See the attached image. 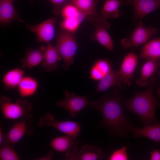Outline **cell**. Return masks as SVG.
<instances>
[{
	"label": "cell",
	"mask_w": 160,
	"mask_h": 160,
	"mask_svg": "<svg viewBox=\"0 0 160 160\" xmlns=\"http://www.w3.org/2000/svg\"><path fill=\"white\" fill-rule=\"evenodd\" d=\"M159 75L160 76V72H159Z\"/></svg>",
	"instance_id": "37"
},
{
	"label": "cell",
	"mask_w": 160,
	"mask_h": 160,
	"mask_svg": "<svg viewBox=\"0 0 160 160\" xmlns=\"http://www.w3.org/2000/svg\"><path fill=\"white\" fill-rule=\"evenodd\" d=\"M139 57L147 60L160 59V36L145 44Z\"/></svg>",
	"instance_id": "21"
},
{
	"label": "cell",
	"mask_w": 160,
	"mask_h": 160,
	"mask_svg": "<svg viewBox=\"0 0 160 160\" xmlns=\"http://www.w3.org/2000/svg\"><path fill=\"white\" fill-rule=\"evenodd\" d=\"M0 109L4 117L10 120L23 118L32 119L30 112L33 109L32 104L25 100L20 99L15 102L5 96L0 97Z\"/></svg>",
	"instance_id": "3"
},
{
	"label": "cell",
	"mask_w": 160,
	"mask_h": 160,
	"mask_svg": "<svg viewBox=\"0 0 160 160\" xmlns=\"http://www.w3.org/2000/svg\"><path fill=\"white\" fill-rule=\"evenodd\" d=\"M112 69L111 62L108 59H98L90 69L89 78L95 81H100Z\"/></svg>",
	"instance_id": "20"
},
{
	"label": "cell",
	"mask_w": 160,
	"mask_h": 160,
	"mask_svg": "<svg viewBox=\"0 0 160 160\" xmlns=\"http://www.w3.org/2000/svg\"><path fill=\"white\" fill-rule=\"evenodd\" d=\"M123 3L132 4L134 9L133 20H141L152 11L160 8V0H123Z\"/></svg>",
	"instance_id": "12"
},
{
	"label": "cell",
	"mask_w": 160,
	"mask_h": 160,
	"mask_svg": "<svg viewBox=\"0 0 160 160\" xmlns=\"http://www.w3.org/2000/svg\"><path fill=\"white\" fill-rule=\"evenodd\" d=\"M54 153L51 151H49L47 154L45 155L37 158V160H51L54 156Z\"/></svg>",
	"instance_id": "33"
},
{
	"label": "cell",
	"mask_w": 160,
	"mask_h": 160,
	"mask_svg": "<svg viewBox=\"0 0 160 160\" xmlns=\"http://www.w3.org/2000/svg\"><path fill=\"white\" fill-rule=\"evenodd\" d=\"M61 59L55 47L50 43L47 44L41 67L48 72L56 70L58 68L57 63Z\"/></svg>",
	"instance_id": "19"
},
{
	"label": "cell",
	"mask_w": 160,
	"mask_h": 160,
	"mask_svg": "<svg viewBox=\"0 0 160 160\" xmlns=\"http://www.w3.org/2000/svg\"><path fill=\"white\" fill-rule=\"evenodd\" d=\"M130 131L134 137L142 136L160 144V123L158 122L152 125L144 126L141 128H136L132 126Z\"/></svg>",
	"instance_id": "17"
},
{
	"label": "cell",
	"mask_w": 160,
	"mask_h": 160,
	"mask_svg": "<svg viewBox=\"0 0 160 160\" xmlns=\"http://www.w3.org/2000/svg\"><path fill=\"white\" fill-rule=\"evenodd\" d=\"M30 1H31V3L33 4V3H32L33 0H30Z\"/></svg>",
	"instance_id": "36"
},
{
	"label": "cell",
	"mask_w": 160,
	"mask_h": 160,
	"mask_svg": "<svg viewBox=\"0 0 160 160\" xmlns=\"http://www.w3.org/2000/svg\"><path fill=\"white\" fill-rule=\"evenodd\" d=\"M80 12L75 6L69 2L63 6L60 14L63 18H74L77 17Z\"/></svg>",
	"instance_id": "29"
},
{
	"label": "cell",
	"mask_w": 160,
	"mask_h": 160,
	"mask_svg": "<svg viewBox=\"0 0 160 160\" xmlns=\"http://www.w3.org/2000/svg\"><path fill=\"white\" fill-rule=\"evenodd\" d=\"M37 80L30 76H24L17 86L18 91L22 97H27L34 95L38 87Z\"/></svg>",
	"instance_id": "24"
},
{
	"label": "cell",
	"mask_w": 160,
	"mask_h": 160,
	"mask_svg": "<svg viewBox=\"0 0 160 160\" xmlns=\"http://www.w3.org/2000/svg\"><path fill=\"white\" fill-rule=\"evenodd\" d=\"M124 85L119 71L112 69L99 81L96 91L90 96L97 92L105 91L110 88L115 86L120 89H123Z\"/></svg>",
	"instance_id": "15"
},
{
	"label": "cell",
	"mask_w": 160,
	"mask_h": 160,
	"mask_svg": "<svg viewBox=\"0 0 160 160\" xmlns=\"http://www.w3.org/2000/svg\"><path fill=\"white\" fill-rule=\"evenodd\" d=\"M31 119L27 118L21 119L15 122L7 133L4 134L2 145L14 147L15 144L23 137L33 133L34 129Z\"/></svg>",
	"instance_id": "6"
},
{
	"label": "cell",
	"mask_w": 160,
	"mask_h": 160,
	"mask_svg": "<svg viewBox=\"0 0 160 160\" xmlns=\"http://www.w3.org/2000/svg\"><path fill=\"white\" fill-rule=\"evenodd\" d=\"M24 71L15 68L7 72L4 75L2 82L6 89H14L19 84L24 77Z\"/></svg>",
	"instance_id": "25"
},
{
	"label": "cell",
	"mask_w": 160,
	"mask_h": 160,
	"mask_svg": "<svg viewBox=\"0 0 160 160\" xmlns=\"http://www.w3.org/2000/svg\"><path fill=\"white\" fill-rule=\"evenodd\" d=\"M150 154L151 156L150 160H160V151L154 149Z\"/></svg>",
	"instance_id": "32"
},
{
	"label": "cell",
	"mask_w": 160,
	"mask_h": 160,
	"mask_svg": "<svg viewBox=\"0 0 160 160\" xmlns=\"http://www.w3.org/2000/svg\"><path fill=\"white\" fill-rule=\"evenodd\" d=\"M158 96L159 97H160V88L159 90V92H158Z\"/></svg>",
	"instance_id": "35"
},
{
	"label": "cell",
	"mask_w": 160,
	"mask_h": 160,
	"mask_svg": "<svg viewBox=\"0 0 160 160\" xmlns=\"http://www.w3.org/2000/svg\"><path fill=\"white\" fill-rule=\"evenodd\" d=\"M156 82V78L153 76L150 79L149 85L147 89L141 92H135L132 97L123 102V106L136 114L144 126L158 122L155 111L160 103L153 93Z\"/></svg>",
	"instance_id": "2"
},
{
	"label": "cell",
	"mask_w": 160,
	"mask_h": 160,
	"mask_svg": "<svg viewBox=\"0 0 160 160\" xmlns=\"http://www.w3.org/2000/svg\"><path fill=\"white\" fill-rule=\"evenodd\" d=\"M46 49L43 45L34 49L28 48L21 60L22 67L31 69L40 64L43 60Z\"/></svg>",
	"instance_id": "16"
},
{
	"label": "cell",
	"mask_w": 160,
	"mask_h": 160,
	"mask_svg": "<svg viewBox=\"0 0 160 160\" xmlns=\"http://www.w3.org/2000/svg\"><path fill=\"white\" fill-rule=\"evenodd\" d=\"M160 65V59L149 60L143 65L140 77L135 80L140 87H146L149 83V79L152 77Z\"/></svg>",
	"instance_id": "18"
},
{
	"label": "cell",
	"mask_w": 160,
	"mask_h": 160,
	"mask_svg": "<svg viewBox=\"0 0 160 160\" xmlns=\"http://www.w3.org/2000/svg\"><path fill=\"white\" fill-rule=\"evenodd\" d=\"M55 47L64 62V70H67L74 63V57L78 47L75 34L60 29L57 36Z\"/></svg>",
	"instance_id": "4"
},
{
	"label": "cell",
	"mask_w": 160,
	"mask_h": 160,
	"mask_svg": "<svg viewBox=\"0 0 160 160\" xmlns=\"http://www.w3.org/2000/svg\"><path fill=\"white\" fill-rule=\"evenodd\" d=\"M127 146H124L113 152L110 155V160H127L128 156L127 153L126 148Z\"/></svg>",
	"instance_id": "30"
},
{
	"label": "cell",
	"mask_w": 160,
	"mask_h": 160,
	"mask_svg": "<svg viewBox=\"0 0 160 160\" xmlns=\"http://www.w3.org/2000/svg\"><path fill=\"white\" fill-rule=\"evenodd\" d=\"M67 160H97L103 159L105 154L100 148L94 145H85L80 149L65 153Z\"/></svg>",
	"instance_id": "10"
},
{
	"label": "cell",
	"mask_w": 160,
	"mask_h": 160,
	"mask_svg": "<svg viewBox=\"0 0 160 160\" xmlns=\"http://www.w3.org/2000/svg\"><path fill=\"white\" fill-rule=\"evenodd\" d=\"M64 94L65 99L57 102L56 105L68 111L71 117L75 118L78 113L87 107V97L76 95L75 93H70L67 90L64 91Z\"/></svg>",
	"instance_id": "9"
},
{
	"label": "cell",
	"mask_w": 160,
	"mask_h": 160,
	"mask_svg": "<svg viewBox=\"0 0 160 160\" xmlns=\"http://www.w3.org/2000/svg\"><path fill=\"white\" fill-rule=\"evenodd\" d=\"M157 32L158 30L156 28L144 26L141 20L137 23L135 30L129 37L122 39L121 42L123 47L125 48L138 47L145 44Z\"/></svg>",
	"instance_id": "7"
},
{
	"label": "cell",
	"mask_w": 160,
	"mask_h": 160,
	"mask_svg": "<svg viewBox=\"0 0 160 160\" xmlns=\"http://www.w3.org/2000/svg\"><path fill=\"white\" fill-rule=\"evenodd\" d=\"M57 20L56 17H51L37 25H27L26 27L36 34L39 42L47 44L54 37L55 25Z\"/></svg>",
	"instance_id": "11"
},
{
	"label": "cell",
	"mask_w": 160,
	"mask_h": 160,
	"mask_svg": "<svg viewBox=\"0 0 160 160\" xmlns=\"http://www.w3.org/2000/svg\"><path fill=\"white\" fill-rule=\"evenodd\" d=\"M13 147L2 145L0 147V160H19L20 158Z\"/></svg>",
	"instance_id": "28"
},
{
	"label": "cell",
	"mask_w": 160,
	"mask_h": 160,
	"mask_svg": "<svg viewBox=\"0 0 160 160\" xmlns=\"http://www.w3.org/2000/svg\"><path fill=\"white\" fill-rule=\"evenodd\" d=\"M17 13L13 4V0H0V21L6 24L18 18Z\"/></svg>",
	"instance_id": "22"
},
{
	"label": "cell",
	"mask_w": 160,
	"mask_h": 160,
	"mask_svg": "<svg viewBox=\"0 0 160 160\" xmlns=\"http://www.w3.org/2000/svg\"><path fill=\"white\" fill-rule=\"evenodd\" d=\"M4 134L3 133L1 126L0 125V145L2 144Z\"/></svg>",
	"instance_id": "34"
},
{
	"label": "cell",
	"mask_w": 160,
	"mask_h": 160,
	"mask_svg": "<svg viewBox=\"0 0 160 160\" xmlns=\"http://www.w3.org/2000/svg\"><path fill=\"white\" fill-rule=\"evenodd\" d=\"M138 58L139 57L133 52L129 53L124 57L119 71L124 85H130Z\"/></svg>",
	"instance_id": "13"
},
{
	"label": "cell",
	"mask_w": 160,
	"mask_h": 160,
	"mask_svg": "<svg viewBox=\"0 0 160 160\" xmlns=\"http://www.w3.org/2000/svg\"><path fill=\"white\" fill-rule=\"evenodd\" d=\"M40 127L45 126L53 127L65 135L74 138L79 135L81 125L79 123L71 121H61L57 120L55 116L48 112L41 116L38 122Z\"/></svg>",
	"instance_id": "5"
},
{
	"label": "cell",
	"mask_w": 160,
	"mask_h": 160,
	"mask_svg": "<svg viewBox=\"0 0 160 160\" xmlns=\"http://www.w3.org/2000/svg\"><path fill=\"white\" fill-rule=\"evenodd\" d=\"M78 143L76 138L66 135L54 138L50 142L49 145L58 152L66 153L78 149Z\"/></svg>",
	"instance_id": "14"
},
{
	"label": "cell",
	"mask_w": 160,
	"mask_h": 160,
	"mask_svg": "<svg viewBox=\"0 0 160 160\" xmlns=\"http://www.w3.org/2000/svg\"><path fill=\"white\" fill-rule=\"evenodd\" d=\"M94 33L89 38L92 41H97L100 44L111 51L114 50L113 42L107 29L103 27L96 28Z\"/></svg>",
	"instance_id": "26"
},
{
	"label": "cell",
	"mask_w": 160,
	"mask_h": 160,
	"mask_svg": "<svg viewBox=\"0 0 160 160\" xmlns=\"http://www.w3.org/2000/svg\"><path fill=\"white\" fill-rule=\"evenodd\" d=\"M52 4L53 12L56 15L60 14L62 8L66 4L70 2L71 0H48Z\"/></svg>",
	"instance_id": "31"
},
{
	"label": "cell",
	"mask_w": 160,
	"mask_h": 160,
	"mask_svg": "<svg viewBox=\"0 0 160 160\" xmlns=\"http://www.w3.org/2000/svg\"><path fill=\"white\" fill-rule=\"evenodd\" d=\"M122 4L123 0H105L100 12L101 17L106 20L119 17L121 14L119 9Z\"/></svg>",
	"instance_id": "23"
},
{
	"label": "cell",
	"mask_w": 160,
	"mask_h": 160,
	"mask_svg": "<svg viewBox=\"0 0 160 160\" xmlns=\"http://www.w3.org/2000/svg\"><path fill=\"white\" fill-rule=\"evenodd\" d=\"M87 16L80 11L76 17L63 18L60 23L61 30L75 34L80 24Z\"/></svg>",
	"instance_id": "27"
},
{
	"label": "cell",
	"mask_w": 160,
	"mask_h": 160,
	"mask_svg": "<svg viewBox=\"0 0 160 160\" xmlns=\"http://www.w3.org/2000/svg\"><path fill=\"white\" fill-rule=\"evenodd\" d=\"M99 0H71L72 4L86 15L87 20L93 22L95 28L103 27L107 30L111 25L108 22L99 15L96 11V5Z\"/></svg>",
	"instance_id": "8"
},
{
	"label": "cell",
	"mask_w": 160,
	"mask_h": 160,
	"mask_svg": "<svg viewBox=\"0 0 160 160\" xmlns=\"http://www.w3.org/2000/svg\"><path fill=\"white\" fill-rule=\"evenodd\" d=\"M123 102L118 91L114 89L113 95H105L99 99L88 101L87 107L100 112L103 117L101 124L116 135L127 137L132 126L125 116Z\"/></svg>",
	"instance_id": "1"
}]
</instances>
